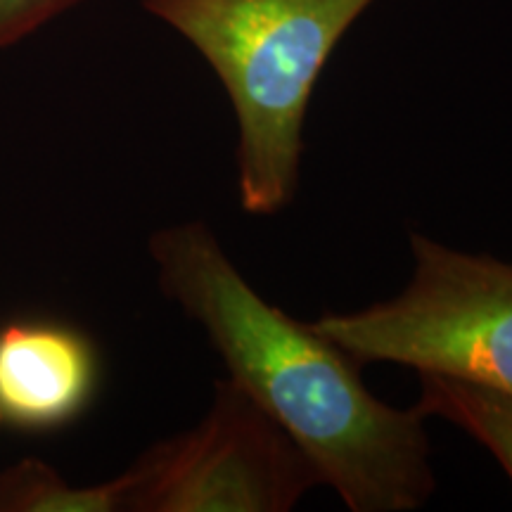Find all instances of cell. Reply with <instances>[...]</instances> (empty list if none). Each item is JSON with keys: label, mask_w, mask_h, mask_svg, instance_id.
Listing matches in <instances>:
<instances>
[{"label": "cell", "mask_w": 512, "mask_h": 512, "mask_svg": "<svg viewBox=\"0 0 512 512\" xmlns=\"http://www.w3.org/2000/svg\"><path fill=\"white\" fill-rule=\"evenodd\" d=\"M425 418H444L489 448L512 479V389L420 373V401Z\"/></svg>", "instance_id": "cell-6"}, {"label": "cell", "mask_w": 512, "mask_h": 512, "mask_svg": "<svg viewBox=\"0 0 512 512\" xmlns=\"http://www.w3.org/2000/svg\"><path fill=\"white\" fill-rule=\"evenodd\" d=\"M415 271L399 297L354 313H325L316 328L363 363L512 389V264L411 235Z\"/></svg>", "instance_id": "cell-3"}, {"label": "cell", "mask_w": 512, "mask_h": 512, "mask_svg": "<svg viewBox=\"0 0 512 512\" xmlns=\"http://www.w3.org/2000/svg\"><path fill=\"white\" fill-rule=\"evenodd\" d=\"M323 484L302 448L233 380L204 420L124 472V510L287 512Z\"/></svg>", "instance_id": "cell-4"}, {"label": "cell", "mask_w": 512, "mask_h": 512, "mask_svg": "<svg viewBox=\"0 0 512 512\" xmlns=\"http://www.w3.org/2000/svg\"><path fill=\"white\" fill-rule=\"evenodd\" d=\"M95 380V351L79 332L50 323L0 330V427H60L88 406Z\"/></svg>", "instance_id": "cell-5"}, {"label": "cell", "mask_w": 512, "mask_h": 512, "mask_svg": "<svg viewBox=\"0 0 512 512\" xmlns=\"http://www.w3.org/2000/svg\"><path fill=\"white\" fill-rule=\"evenodd\" d=\"M159 287L202 325L240 384L302 448L351 512H406L434 491L418 406L375 399L358 363L316 325L268 304L242 278L207 223L150 238Z\"/></svg>", "instance_id": "cell-1"}, {"label": "cell", "mask_w": 512, "mask_h": 512, "mask_svg": "<svg viewBox=\"0 0 512 512\" xmlns=\"http://www.w3.org/2000/svg\"><path fill=\"white\" fill-rule=\"evenodd\" d=\"M375 0H143L226 88L240 128L238 188L247 214L292 202L313 86Z\"/></svg>", "instance_id": "cell-2"}, {"label": "cell", "mask_w": 512, "mask_h": 512, "mask_svg": "<svg viewBox=\"0 0 512 512\" xmlns=\"http://www.w3.org/2000/svg\"><path fill=\"white\" fill-rule=\"evenodd\" d=\"M81 0H0V50L34 34Z\"/></svg>", "instance_id": "cell-8"}, {"label": "cell", "mask_w": 512, "mask_h": 512, "mask_svg": "<svg viewBox=\"0 0 512 512\" xmlns=\"http://www.w3.org/2000/svg\"><path fill=\"white\" fill-rule=\"evenodd\" d=\"M0 510L5 512H119L124 510V475L110 482L76 486L38 460H24L0 475Z\"/></svg>", "instance_id": "cell-7"}]
</instances>
